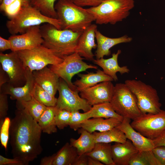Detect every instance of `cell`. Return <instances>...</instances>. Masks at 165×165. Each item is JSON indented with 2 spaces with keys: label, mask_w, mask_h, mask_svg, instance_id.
<instances>
[{
  "label": "cell",
  "mask_w": 165,
  "mask_h": 165,
  "mask_svg": "<svg viewBox=\"0 0 165 165\" xmlns=\"http://www.w3.org/2000/svg\"><path fill=\"white\" fill-rule=\"evenodd\" d=\"M15 116L11 120L10 143L13 158L28 165L42 151V129L37 122L23 108L16 106Z\"/></svg>",
  "instance_id": "obj_1"
},
{
  "label": "cell",
  "mask_w": 165,
  "mask_h": 165,
  "mask_svg": "<svg viewBox=\"0 0 165 165\" xmlns=\"http://www.w3.org/2000/svg\"><path fill=\"white\" fill-rule=\"evenodd\" d=\"M40 28L44 41L42 45L63 59L75 52L82 32L68 29H58L48 23L40 26Z\"/></svg>",
  "instance_id": "obj_2"
},
{
  "label": "cell",
  "mask_w": 165,
  "mask_h": 165,
  "mask_svg": "<svg viewBox=\"0 0 165 165\" xmlns=\"http://www.w3.org/2000/svg\"><path fill=\"white\" fill-rule=\"evenodd\" d=\"M57 19L61 29L83 32L92 24L95 19L87 10L70 0H59L55 5Z\"/></svg>",
  "instance_id": "obj_3"
},
{
  "label": "cell",
  "mask_w": 165,
  "mask_h": 165,
  "mask_svg": "<svg viewBox=\"0 0 165 165\" xmlns=\"http://www.w3.org/2000/svg\"><path fill=\"white\" fill-rule=\"evenodd\" d=\"M134 0H106L98 6L87 8L98 24H115L129 15L134 7Z\"/></svg>",
  "instance_id": "obj_4"
},
{
  "label": "cell",
  "mask_w": 165,
  "mask_h": 165,
  "mask_svg": "<svg viewBox=\"0 0 165 165\" xmlns=\"http://www.w3.org/2000/svg\"><path fill=\"white\" fill-rule=\"evenodd\" d=\"M44 23L51 24L61 29V22L58 19L47 16L30 5L23 7L17 15L9 19L6 25L12 35L24 33L30 27Z\"/></svg>",
  "instance_id": "obj_5"
},
{
  "label": "cell",
  "mask_w": 165,
  "mask_h": 165,
  "mask_svg": "<svg viewBox=\"0 0 165 165\" xmlns=\"http://www.w3.org/2000/svg\"><path fill=\"white\" fill-rule=\"evenodd\" d=\"M115 111L124 118L133 120L142 114L137 104V98L124 83L114 86L110 102Z\"/></svg>",
  "instance_id": "obj_6"
},
{
  "label": "cell",
  "mask_w": 165,
  "mask_h": 165,
  "mask_svg": "<svg viewBox=\"0 0 165 165\" xmlns=\"http://www.w3.org/2000/svg\"><path fill=\"white\" fill-rule=\"evenodd\" d=\"M124 83L135 95L142 114H156L161 111L162 105L156 89L140 80H126Z\"/></svg>",
  "instance_id": "obj_7"
},
{
  "label": "cell",
  "mask_w": 165,
  "mask_h": 165,
  "mask_svg": "<svg viewBox=\"0 0 165 165\" xmlns=\"http://www.w3.org/2000/svg\"><path fill=\"white\" fill-rule=\"evenodd\" d=\"M17 52L24 67L32 72L41 69L48 65L58 64L63 61V59L42 45Z\"/></svg>",
  "instance_id": "obj_8"
},
{
  "label": "cell",
  "mask_w": 165,
  "mask_h": 165,
  "mask_svg": "<svg viewBox=\"0 0 165 165\" xmlns=\"http://www.w3.org/2000/svg\"><path fill=\"white\" fill-rule=\"evenodd\" d=\"M83 59L78 53L75 52L64 57L61 63L51 65L50 68L59 78L63 79L72 90H78L72 82L73 76L88 69L97 68V66L87 64L83 61Z\"/></svg>",
  "instance_id": "obj_9"
},
{
  "label": "cell",
  "mask_w": 165,
  "mask_h": 165,
  "mask_svg": "<svg viewBox=\"0 0 165 165\" xmlns=\"http://www.w3.org/2000/svg\"><path fill=\"white\" fill-rule=\"evenodd\" d=\"M130 124L142 135L153 140L165 130V111L142 114L133 120Z\"/></svg>",
  "instance_id": "obj_10"
},
{
  "label": "cell",
  "mask_w": 165,
  "mask_h": 165,
  "mask_svg": "<svg viewBox=\"0 0 165 165\" xmlns=\"http://www.w3.org/2000/svg\"><path fill=\"white\" fill-rule=\"evenodd\" d=\"M2 68L7 74L9 83L15 87L23 86L26 81V68L19 57L17 52L9 53H0Z\"/></svg>",
  "instance_id": "obj_11"
},
{
  "label": "cell",
  "mask_w": 165,
  "mask_h": 165,
  "mask_svg": "<svg viewBox=\"0 0 165 165\" xmlns=\"http://www.w3.org/2000/svg\"><path fill=\"white\" fill-rule=\"evenodd\" d=\"M59 96L56 107L71 112L82 110L84 112L90 110L92 106L86 101L80 97L78 90H72L66 82L59 78L58 88Z\"/></svg>",
  "instance_id": "obj_12"
},
{
  "label": "cell",
  "mask_w": 165,
  "mask_h": 165,
  "mask_svg": "<svg viewBox=\"0 0 165 165\" xmlns=\"http://www.w3.org/2000/svg\"><path fill=\"white\" fill-rule=\"evenodd\" d=\"M40 26L32 27L24 33L11 35L8 38L11 43V50L17 52L31 49L42 45L44 41Z\"/></svg>",
  "instance_id": "obj_13"
},
{
  "label": "cell",
  "mask_w": 165,
  "mask_h": 165,
  "mask_svg": "<svg viewBox=\"0 0 165 165\" xmlns=\"http://www.w3.org/2000/svg\"><path fill=\"white\" fill-rule=\"evenodd\" d=\"M114 86L111 81H104L81 91L80 97L91 106L105 102H110Z\"/></svg>",
  "instance_id": "obj_14"
},
{
  "label": "cell",
  "mask_w": 165,
  "mask_h": 165,
  "mask_svg": "<svg viewBox=\"0 0 165 165\" xmlns=\"http://www.w3.org/2000/svg\"><path fill=\"white\" fill-rule=\"evenodd\" d=\"M35 82L32 72L26 68V81L23 86L15 87L8 82L4 84L0 88V93L10 96L11 99L17 101H27L32 97V93Z\"/></svg>",
  "instance_id": "obj_15"
},
{
  "label": "cell",
  "mask_w": 165,
  "mask_h": 165,
  "mask_svg": "<svg viewBox=\"0 0 165 165\" xmlns=\"http://www.w3.org/2000/svg\"><path fill=\"white\" fill-rule=\"evenodd\" d=\"M131 119L123 118L117 127L125 134L127 139L130 141L139 152L152 150L155 147L152 140L148 138L135 130L130 124Z\"/></svg>",
  "instance_id": "obj_16"
},
{
  "label": "cell",
  "mask_w": 165,
  "mask_h": 165,
  "mask_svg": "<svg viewBox=\"0 0 165 165\" xmlns=\"http://www.w3.org/2000/svg\"><path fill=\"white\" fill-rule=\"evenodd\" d=\"M97 28V25L92 24L82 32L75 50L81 56L90 61L94 60L92 50L97 47L95 40Z\"/></svg>",
  "instance_id": "obj_17"
},
{
  "label": "cell",
  "mask_w": 165,
  "mask_h": 165,
  "mask_svg": "<svg viewBox=\"0 0 165 165\" xmlns=\"http://www.w3.org/2000/svg\"><path fill=\"white\" fill-rule=\"evenodd\" d=\"M78 155L76 149L67 142L57 153L42 158L40 164L73 165Z\"/></svg>",
  "instance_id": "obj_18"
},
{
  "label": "cell",
  "mask_w": 165,
  "mask_h": 165,
  "mask_svg": "<svg viewBox=\"0 0 165 165\" xmlns=\"http://www.w3.org/2000/svg\"><path fill=\"white\" fill-rule=\"evenodd\" d=\"M35 83L52 95L55 96L58 90L59 77L50 68L32 72Z\"/></svg>",
  "instance_id": "obj_19"
},
{
  "label": "cell",
  "mask_w": 165,
  "mask_h": 165,
  "mask_svg": "<svg viewBox=\"0 0 165 165\" xmlns=\"http://www.w3.org/2000/svg\"><path fill=\"white\" fill-rule=\"evenodd\" d=\"M95 38L97 42V50L95 56L97 59L108 56L111 54L110 49L114 46L122 43L131 42V37L127 35L116 38H111L105 36L97 30L95 31Z\"/></svg>",
  "instance_id": "obj_20"
},
{
  "label": "cell",
  "mask_w": 165,
  "mask_h": 165,
  "mask_svg": "<svg viewBox=\"0 0 165 165\" xmlns=\"http://www.w3.org/2000/svg\"><path fill=\"white\" fill-rule=\"evenodd\" d=\"M111 151L115 165H129L132 157L138 151L132 142L127 140L124 142H116L112 145Z\"/></svg>",
  "instance_id": "obj_21"
},
{
  "label": "cell",
  "mask_w": 165,
  "mask_h": 165,
  "mask_svg": "<svg viewBox=\"0 0 165 165\" xmlns=\"http://www.w3.org/2000/svg\"><path fill=\"white\" fill-rule=\"evenodd\" d=\"M120 50L116 53H114L112 57L109 58L105 59L103 58L93 61L94 63L102 68L104 72L111 77L114 81L118 80L116 73L119 72L121 75L128 73L130 70L127 66H120L118 64V59L119 56L121 53Z\"/></svg>",
  "instance_id": "obj_22"
},
{
  "label": "cell",
  "mask_w": 165,
  "mask_h": 165,
  "mask_svg": "<svg viewBox=\"0 0 165 165\" xmlns=\"http://www.w3.org/2000/svg\"><path fill=\"white\" fill-rule=\"evenodd\" d=\"M123 120L115 118L104 119L102 118H93L84 121L81 125V128L92 133L98 131H106L117 127Z\"/></svg>",
  "instance_id": "obj_23"
},
{
  "label": "cell",
  "mask_w": 165,
  "mask_h": 165,
  "mask_svg": "<svg viewBox=\"0 0 165 165\" xmlns=\"http://www.w3.org/2000/svg\"><path fill=\"white\" fill-rule=\"evenodd\" d=\"M78 75L80 79H76L73 83L76 86L79 92L99 83L104 81H114L111 77L100 69H98L95 73L89 72L86 74L79 73Z\"/></svg>",
  "instance_id": "obj_24"
},
{
  "label": "cell",
  "mask_w": 165,
  "mask_h": 165,
  "mask_svg": "<svg viewBox=\"0 0 165 165\" xmlns=\"http://www.w3.org/2000/svg\"><path fill=\"white\" fill-rule=\"evenodd\" d=\"M78 132L80 134L79 137L77 139L71 138L70 144L76 149L79 155L90 152L96 143L93 134L82 128L79 129Z\"/></svg>",
  "instance_id": "obj_25"
},
{
  "label": "cell",
  "mask_w": 165,
  "mask_h": 165,
  "mask_svg": "<svg viewBox=\"0 0 165 165\" xmlns=\"http://www.w3.org/2000/svg\"><path fill=\"white\" fill-rule=\"evenodd\" d=\"M110 143H97L92 150L86 154L106 165H115L112 159Z\"/></svg>",
  "instance_id": "obj_26"
},
{
  "label": "cell",
  "mask_w": 165,
  "mask_h": 165,
  "mask_svg": "<svg viewBox=\"0 0 165 165\" xmlns=\"http://www.w3.org/2000/svg\"><path fill=\"white\" fill-rule=\"evenodd\" d=\"M92 134L95 143H123L127 140L124 133L117 127L105 131H95Z\"/></svg>",
  "instance_id": "obj_27"
},
{
  "label": "cell",
  "mask_w": 165,
  "mask_h": 165,
  "mask_svg": "<svg viewBox=\"0 0 165 165\" xmlns=\"http://www.w3.org/2000/svg\"><path fill=\"white\" fill-rule=\"evenodd\" d=\"M90 118H111L123 120V118L114 110L110 102H105L94 105L86 112Z\"/></svg>",
  "instance_id": "obj_28"
},
{
  "label": "cell",
  "mask_w": 165,
  "mask_h": 165,
  "mask_svg": "<svg viewBox=\"0 0 165 165\" xmlns=\"http://www.w3.org/2000/svg\"><path fill=\"white\" fill-rule=\"evenodd\" d=\"M56 106L47 107L38 123L42 132L51 134L57 131L55 120Z\"/></svg>",
  "instance_id": "obj_29"
},
{
  "label": "cell",
  "mask_w": 165,
  "mask_h": 165,
  "mask_svg": "<svg viewBox=\"0 0 165 165\" xmlns=\"http://www.w3.org/2000/svg\"><path fill=\"white\" fill-rule=\"evenodd\" d=\"M16 106H21L24 108L37 122L47 107L33 97L28 101H16Z\"/></svg>",
  "instance_id": "obj_30"
},
{
  "label": "cell",
  "mask_w": 165,
  "mask_h": 165,
  "mask_svg": "<svg viewBox=\"0 0 165 165\" xmlns=\"http://www.w3.org/2000/svg\"><path fill=\"white\" fill-rule=\"evenodd\" d=\"M32 96L46 107H54L56 105L57 98L35 83Z\"/></svg>",
  "instance_id": "obj_31"
},
{
  "label": "cell",
  "mask_w": 165,
  "mask_h": 165,
  "mask_svg": "<svg viewBox=\"0 0 165 165\" xmlns=\"http://www.w3.org/2000/svg\"><path fill=\"white\" fill-rule=\"evenodd\" d=\"M30 5L39 10L43 15L57 19L55 9L56 0H29Z\"/></svg>",
  "instance_id": "obj_32"
},
{
  "label": "cell",
  "mask_w": 165,
  "mask_h": 165,
  "mask_svg": "<svg viewBox=\"0 0 165 165\" xmlns=\"http://www.w3.org/2000/svg\"><path fill=\"white\" fill-rule=\"evenodd\" d=\"M71 116V112L56 107L55 120L57 128L60 130H62L69 126Z\"/></svg>",
  "instance_id": "obj_33"
},
{
  "label": "cell",
  "mask_w": 165,
  "mask_h": 165,
  "mask_svg": "<svg viewBox=\"0 0 165 165\" xmlns=\"http://www.w3.org/2000/svg\"><path fill=\"white\" fill-rule=\"evenodd\" d=\"M89 119L86 112L81 113L78 111L71 112L69 126L74 130H77L81 128V125L84 121Z\"/></svg>",
  "instance_id": "obj_34"
},
{
  "label": "cell",
  "mask_w": 165,
  "mask_h": 165,
  "mask_svg": "<svg viewBox=\"0 0 165 165\" xmlns=\"http://www.w3.org/2000/svg\"><path fill=\"white\" fill-rule=\"evenodd\" d=\"M11 120L6 117L2 125L0 126V140L2 146L6 150L9 134Z\"/></svg>",
  "instance_id": "obj_35"
},
{
  "label": "cell",
  "mask_w": 165,
  "mask_h": 165,
  "mask_svg": "<svg viewBox=\"0 0 165 165\" xmlns=\"http://www.w3.org/2000/svg\"><path fill=\"white\" fill-rule=\"evenodd\" d=\"M30 5L29 0H3L0 6L2 11L8 6L23 7Z\"/></svg>",
  "instance_id": "obj_36"
},
{
  "label": "cell",
  "mask_w": 165,
  "mask_h": 165,
  "mask_svg": "<svg viewBox=\"0 0 165 165\" xmlns=\"http://www.w3.org/2000/svg\"><path fill=\"white\" fill-rule=\"evenodd\" d=\"M8 110V105L7 95L0 93V126L6 117Z\"/></svg>",
  "instance_id": "obj_37"
},
{
  "label": "cell",
  "mask_w": 165,
  "mask_h": 165,
  "mask_svg": "<svg viewBox=\"0 0 165 165\" xmlns=\"http://www.w3.org/2000/svg\"><path fill=\"white\" fill-rule=\"evenodd\" d=\"M129 165H149L147 161L143 151H138L131 158Z\"/></svg>",
  "instance_id": "obj_38"
},
{
  "label": "cell",
  "mask_w": 165,
  "mask_h": 165,
  "mask_svg": "<svg viewBox=\"0 0 165 165\" xmlns=\"http://www.w3.org/2000/svg\"><path fill=\"white\" fill-rule=\"evenodd\" d=\"M152 151L161 165H165V146L155 147Z\"/></svg>",
  "instance_id": "obj_39"
},
{
  "label": "cell",
  "mask_w": 165,
  "mask_h": 165,
  "mask_svg": "<svg viewBox=\"0 0 165 165\" xmlns=\"http://www.w3.org/2000/svg\"><path fill=\"white\" fill-rule=\"evenodd\" d=\"M76 5L83 7L89 6L96 7L106 0H70Z\"/></svg>",
  "instance_id": "obj_40"
},
{
  "label": "cell",
  "mask_w": 165,
  "mask_h": 165,
  "mask_svg": "<svg viewBox=\"0 0 165 165\" xmlns=\"http://www.w3.org/2000/svg\"><path fill=\"white\" fill-rule=\"evenodd\" d=\"M0 165H24L21 160L16 158H8L0 155Z\"/></svg>",
  "instance_id": "obj_41"
},
{
  "label": "cell",
  "mask_w": 165,
  "mask_h": 165,
  "mask_svg": "<svg viewBox=\"0 0 165 165\" xmlns=\"http://www.w3.org/2000/svg\"><path fill=\"white\" fill-rule=\"evenodd\" d=\"M143 152L149 165H161L155 156L152 150L143 151Z\"/></svg>",
  "instance_id": "obj_42"
},
{
  "label": "cell",
  "mask_w": 165,
  "mask_h": 165,
  "mask_svg": "<svg viewBox=\"0 0 165 165\" xmlns=\"http://www.w3.org/2000/svg\"><path fill=\"white\" fill-rule=\"evenodd\" d=\"M88 158L86 154L79 155L73 165H88Z\"/></svg>",
  "instance_id": "obj_43"
},
{
  "label": "cell",
  "mask_w": 165,
  "mask_h": 165,
  "mask_svg": "<svg viewBox=\"0 0 165 165\" xmlns=\"http://www.w3.org/2000/svg\"><path fill=\"white\" fill-rule=\"evenodd\" d=\"M11 48L10 41L9 39H6L1 36L0 37V51L1 52Z\"/></svg>",
  "instance_id": "obj_44"
},
{
  "label": "cell",
  "mask_w": 165,
  "mask_h": 165,
  "mask_svg": "<svg viewBox=\"0 0 165 165\" xmlns=\"http://www.w3.org/2000/svg\"><path fill=\"white\" fill-rule=\"evenodd\" d=\"M153 141L155 147L160 146H165V130Z\"/></svg>",
  "instance_id": "obj_45"
},
{
  "label": "cell",
  "mask_w": 165,
  "mask_h": 165,
  "mask_svg": "<svg viewBox=\"0 0 165 165\" xmlns=\"http://www.w3.org/2000/svg\"><path fill=\"white\" fill-rule=\"evenodd\" d=\"M9 78L7 74L2 69L1 66L0 68V88L6 83L8 82Z\"/></svg>",
  "instance_id": "obj_46"
},
{
  "label": "cell",
  "mask_w": 165,
  "mask_h": 165,
  "mask_svg": "<svg viewBox=\"0 0 165 165\" xmlns=\"http://www.w3.org/2000/svg\"><path fill=\"white\" fill-rule=\"evenodd\" d=\"M88 165H104V164L100 161L88 156Z\"/></svg>",
  "instance_id": "obj_47"
},
{
  "label": "cell",
  "mask_w": 165,
  "mask_h": 165,
  "mask_svg": "<svg viewBox=\"0 0 165 165\" xmlns=\"http://www.w3.org/2000/svg\"><path fill=\"white\" fill-rule=\"evenodd\" d=\"M3 0H0V4H1L2 2H3Z\"/></svg>",
  "instance_id": "obj_48"
}]
</instances>
